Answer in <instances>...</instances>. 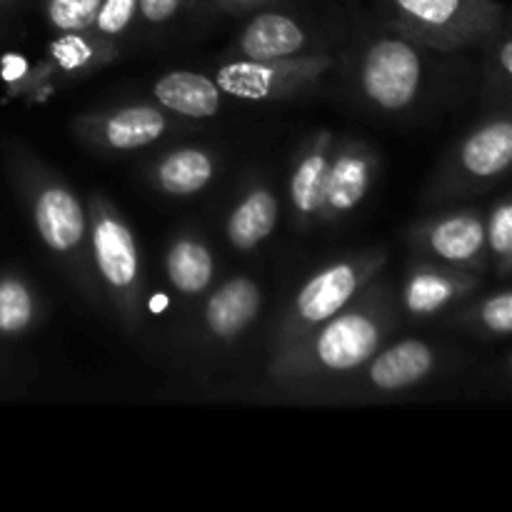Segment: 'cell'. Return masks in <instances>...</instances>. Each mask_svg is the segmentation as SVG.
Instances as JSON below:
<instances>
[{"label":"cell","instance_id":"4fadbf2b","mask_svg":"<svg viewBox=\"0 0 512 512\" xmlns=\"http://www.w3.org/2000/svg\"><path fill=\"white\" fill-rule=\"evenodd\" d=\"M380 168V155L373 145L363 140H340L333 145L320 220L335 223L353 213L375 183Z\"/></svg>","mask_w":512,"mask_h":512},{"label":"cell","instance_id":"7a4b0ae2","mask_svg":"<svg viewBox=\"0 0 512 512\" xmlns=\"http://www.w3.org/2000/svg\"><path fill=\"white\" fill-rule=\"evenodd\" d=\"M8 170L40 243L58 260L70 283L90 303H100L103 293L90 258L88 205L50 165L23 145L8 148Z\"/></svg>","mask_w":512,"mask_h":512},{"label":"cell","instance_id":"d6a6232c","mask_svg":"<svg viewBox=\"0 0 512 512\" xmlns=\"http://www.w3.org/2000/svg\"><path fill=\"white\" fill-rule=\"evenodd\" d=\"M205 0H183V10H190V13H195V10L203 8Z\"/></svg>","mask_w":512,"mask_h":512},{"label":"cell","instance_id":"9a60e30c","mask_svg":"<svg viewBox=\"0 0 512 512\" xmlns=\"http://www.w3.org/2000/svg\"><path fill=\"white\" fill-rule=\"evenodd\" d=\"M263 308V290L248 275H235L213 290L203 308V330L210 343L230 345L248 333Z\"/></svg>","mask_w":512,"mask_h":512},{"label":"cell","instance_id":"277c9868","mask_svg":"<svg viewBox=\"0 0 512 512\" xmlns=\"http://www.w3.org/2000/svg\"><path fill=\"white\" fill-rule=\"evenodd\" d=\"M90 258L100 293L113 308L125 330L138 333L143 328L145 278L140 263L138 240L115 203L103 193L88 195Z\"/></svg>","mask_w":512,"mask_h":512},{"label":"cell","instance_id":"2e32d148","mask_svg":"<svg viewBox=\"0 0 512 512\" xmlns=\"http://www.w3.org/2000/svg\"><path fill=\"white\" fill-rule=\"evenodd\" d=\"M335 135L330 130H320L313 138L303 143V148L295 153L293 168H290L288 195L293 220L300 228L318 223L320 210H323L325 188H328L330 155H333Z\"/></svg>","mask_w":512,"mask_h":512},{"label":"cell","instance_id":"cb8c5ba5","mask_svg":"<svg viewBox=\"0 0 512 512\" xmlns=\"http://www.w3.org/2000/svg\"><path fill=\"white\" fill-rule=\"evenodd\" d=\"M483 95L490 105L512 103V30L508 23L483 45Z\"/></svg>","mask_w":512,"mask_h":512},{"label":"cell","instance_id":"d4e9b609","mask_svg":"<svg viewBox=\"0 0 512 512\" xmlns=\"http://www.w3.org/2000/svg\"><path fill=\"white\" fill-rule=\"evenodd\" d=\"M485 240H488L490 270L498 275L512 248V190L495 200L493 208L485 213Z\"/></svg>","mask_w":512,"mask_h":512},{"label":"cell","instance_id":"ffe728a7","mask_svg":"<svg viewBox=\"0 0 512 512\" xmlns=\"http://www.w3.org/2000/svg\"><path fill=\"white\" fill-rule=\"evenodd\" d=\"M155 103L183 118H213L223 105V90L215 78L195 70H168L150 88Z\"/></svg>","mask_w":512,"mask_h":512},{"label":"cell","instance_id":"ba28073f","mask_svg":"<svg viewBox=\"0 0 512 512\" xmlns=\"http://www.w3.org/2000/svg\"><path fill=\"white\" fill-rule=\"evenodd\" d=\"M450 363H453L450 350L428 343V340L403 338L388 348H380L353 373L308 390V393H405V390L418 388L425 380L445 373Z\"/></svg>","mask_w":512,"mask_h":512},{"label":"cell","instance_id":"e0dca14e","mask_svg":"<svg viewBox=\"0 0 512 512\" xmlns=\"http://www.w3.org/2000/svg\"><path fill=\"white\" fill-rule=\"evenodd\" d=\"M278 218V195L268 183L253 180L230 208L228 220H225V238L233 250L248 253V250L260 248L275 233Z\"/></svg>","mask_w":512,"mask_h":512},{"label":"cell","instance_id":"7402d4cb","mask_svg":"<svg viewBox=\"0 0 512 512\" xmlns=\"http://www.w3.org/2000/svg\"><path fill=\"white\" fill-rule=\"evenodd\" d=\"M450 325L475 338H512V288L475 293L450 310Z\"/></svg>","mask_w":512,"mask_h":512},{"label":"cell","instance_id":"1f68e13d","mask_svg":"<svg viewBox=\"0 0 512 512\" xmlns=\"http://www.w3.org/2000/svg\"><path fill=\"white\" fill-rule=\"evenodd\" d=\"M498 278H500V280H512V248H510L508 260H505L503 270H500V273H498Z\"/></svg>","mask_w":512,"mask_h":512},{"label":"cell","instance_id":"3957f363","mask_svg":"<svg viewBox=\"0 0 512 512\" xmlns=\"http://www.w3.org/2000/svg\"><path fill=\"white\" fill-rule=\"evenodd\" d=\"M378 15L385 28L435 53L483 48L508 23L498 0H378Z\"/></svg>","mask_w":512,"mask_h":512},{"label":"cell","instance_id":"9c48e42d","mask_svg":"<svg viewBox=\"0 0 512 512\" xmlns=\"http://www.w3.org/2000/svg\"><path fill=\"white\" fill-rule=\"evenodd\" d=\"M330 68L333 55L328 53H300L270 60L235 58L215 70V83L230 98L270 103L308 93L330 73Z\"/></svg>","mask_w":512,"mask_h":512},{"label":"cell","instance_id":"44dd1931","mask_svg":"<svg viewBox=\"0 0 512 512\" xmlns=\"http://www.w3.org/2000/svg\"><path fill=\"white\" fill-rule=\"evenodd\" d=\"M163 263L170 288L183 298H200L213 288L215 258L200 235H175L165 248Z\"/></svg>","mask_w":512,"mask_h":512},{"label":"cell","instance_id":"836d02e7","mask_svg":"<svg viewBox=\"0 0 512 512\" xmlns=\"http://www.w3.org/2000/svg\"><path fill=\"white\" fill-rule=\"evenodd\" d=\"M18 3H23V0H0V15L8 13V10H13Z\"/></svg>","mask_w":512,"mask_h":512},{"label":"cell","instance_id":"5bb4252c","mask_svg":"<svg viewBox=\"0 0 512 512\" xmlns=\"http://www.w3.org/2000/svg\"><path fill=\"white\" fill-rule=\"evenodd\" d=\"M308 43L310 33L303 20L273 3L250 13L248 23L235 35L230 50L235 58L270 60L308 53Z\"/></svg>","mask_w":512,"mask_h":512},{"label":"cell","instance_id":"ac0fdd59","mask_svg":"<svg viewBox=\"0 0 512 512\" xmlns=\"http://www.w3.org/2000/svg\"><path fill=\"white\" fill-rule=\"evenodd\" d=\"M120 55V45L100 38L93 30L58 33L50 40L48 55L43 63L45 78L78 80L98 73Z\"/></svg>","mask_w":512,"mask_h":512},{"label":"cell","instance_id":"4dcf8cb0","mask_svg":"<svg viewBox=\"0 0 512 512\" xmlns=\"http://www.w3.org/2000/svg\"><path fill=\"white\" fill-rule=\"evenodd\" d=\"M15 378H18V368H15L8 358L0 355V390L10 388V385L15 383Z\"/></svg>","mask_w":512,"mask_h":512},{"label":"cell","instance_id":"7c38bea8","mask_svg":"<svg viewBox=\"0 0 512 512\" xmlns=\"http://www.w3.org/2000/svg\"><path fill=\"white\" fill-rule=\"evenodd\" d=\"M485 275L453 265L420 260L410 265L400 290V310L415 320L438 318L450 313L483 288Z\"/></svg>","mask_w":512,"mask_h":512},{"label":"cell","instance_id":"52a82bcc","mask_svg":"<svg viewBox=\"0 0 512 512\" xmlns=\"http://www.w3.org/2000/svg\"><path fill=\"white\" fill-rule=\"evenodd\" d=\"M425 48L395 30L365 40L358 58V90L370 108L403 113L418 103L425 83Z\"/></svg>","mask_w":512,"mask_h":512},{"label":"cell","instance_id":"5b68a950","mask_svg":"<svg viewBox=\"0 0 512 512\" xmlns=\"http://www.w3.org/2000/svg\"><path fill=\"white\" fill-rule=\"evenodd\" d=\"M512 175V103L490 105L488 113L465 130L435 170L425 198L450 203L495 188Z\"/></svg>","mask_w":512,"mask_h":512},{"label":"cell","instance_id":"603a6c76","mask_svg":"<svg viewBox=\"0 0 512 512\" xmlns=\"http://www.w3.org/2000/svg\"><path fill=\"white\" fill-rule=\"evenodd\" d=\"M43 320V300L25 275L0 273V340L28 335Z\"/></svg>","mask_w":512,"mask_h":512},{"label":"cell","instance_id":"f1b7e54d","mask_svg":"<svg viewBox=\"0 0 512 512\" xmlns=\"http://www.w3.org/2000/svg\"><path fill=\"white\" fill-rule=\"evenodd\" d=\"M278 3V0H205L203 8L215 10V13L225 15H250L260 8Z\"/></svg>","mask_w":512,"mask_h":512},{"label":"cell","instance_id":"d6986e66","mask_svg":"<svg viewBox=\"0 0 512 512\" xmlns=\"http://www.w3.org/2000/svg\"><path fill=\"white\" fill-rule=\"evenodd\" d=\"M218 173V158L205 148H173L153 160L148 180L168 198H193L213 183Z\"/></svg>","mask_w":512,"mask_h":512},{"label":"cell","instance_id":"8992f818","mask_svg":"<svg viewBox=\"0 0 512 512\" xmlns=\"http://www.w3.org/2000/svg\"><path fill=\"white\" fill-rule=\"evenodd\" d=\"M385 265H388V253L383 248H370L343 255L310 275L285 305L270 340V355L288 350L310 330L353 303L383 273Z\"/></svg>","mask_w":512,"mask_h":512},{"label":"cell","instance_id":"4316f807","mask_svg":"<svg viewBox=\"0 0 512 512\" xmlns=\"http://www.w3.org/2000/svg\"><path fill=\"white\" fill-rule=\"evenodd\" d=\"M100 0H43V13L55 33L90 30Z\"/></svg>","mask_w":512,"mask_h":512},{"label":"cell","instance_id":"6da1fadb","mask_svg":"<svg viewBox=\"0 0 512 512\" xmlns=\"http://www.w3.org/2000/svg\"><path fill=\"white\" fill-rule=\"evenodd\" d=\"M400 303L378 278L340 313L268 360V380L290 393H308L353 373L383 348L398 325Z\"/></svg>","mask_w":512,"mask_h":512},{"label":"cell","instance_id":"8fae6325","mask_svg":"<svg viewBox=\"0 0 512 512\" xmlns=\"http://www.w3.org/2000/svg\"><path fill=\"white\" fill-rule=\"evenodd\" d=\"M75 138L98 153H130L148 148L170 130L168 110L158 103H133L110 110H90L70 120Z\"/></svg>","mask_w":512,"mask_h":512},{"label":"cell","instance_id":"f546056e","mask_svg":"<svg viewBox=\"0 0 512 512\" xmlns=\"http://www.w3.org/2000/svg\"><path fill=\"white\" fill-rule=\"evenodd\" d=\"M490 378L495 380V385H498L500 390L512 393V350L510 353H505L503 358L490 368Z\"/></svg>","mask_w":512,"mask_h":512},{"label":"cell","instance_id":"83f0119b","mask_svg":"<svg viewBox=\"0 0 512 512\" xmlns=\"http://www.w3.org/2000/svg\"><path fill=\"white\" fill-rule=\"evenodd\" d=\"M138 5L140 25L145 28H163L183 10V0H138Z\"/></svg>","mask_w":512,"mask_h":512},{"label":"cell","instance_id":"30bf717a","mask_svg":"<svg viewBox=\"0 0 512 512\" xmlns=\"http://www.w3.org/2000/svg\"><path fill=\"white\" fill-rule=\"evenodd\" d=\"M408 240L425 260L473 270L480 275L490 273L485 210L453 208L435 213L413 225Z\"/></svg>","mask_w":512,"mask_h":512},{"label":"cell","instance_id":"484cf974","mask_svg":"<svg viewBox=\"0 0 512 512\" xmlns=\"http://www.w3.org/2000/svg\"><path fill=\"white\" fill-rule=\"evenodd\" d=\"M140 23V5L138 0H100L98 13H95L93 30L100 38L110 40V43H123L135 25Z\"/></svg>","mask_w":512,"mask_h":512}]
</instances>
